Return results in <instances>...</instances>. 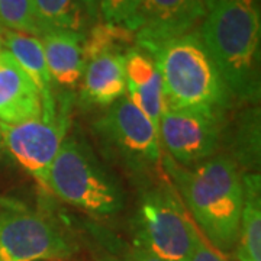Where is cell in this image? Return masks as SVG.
I'll return each mask as SVG.
<instances>
[{
	"label": "cell",
	"mask_w": 261,
	"mask_h": 261,
	"mask_svg": "<svg viewBox=\"0 0 261 261\" xmlns=\"http://www.w3.org/2000/svg\"><path fill=\"white\" fill-rule=\"evenodd\" d=\"M161 166L216 251H232L243 211V181L232 157L218 154L185 167L163 152Z\"/></svg>",
	"instance_id": "cell-1"
},
{
	"label": "cell",
	"mask_w": 261,
	"mask_h": 261,
	"mask_svg": "<svg viewBox=\"0 0 261 261\" xmlns=\"http://www.w3.org/2000/svg\"><path fill=\"white\" fill-rule=\"evenodd\" d=\"M199 37L232 100H260L261 20L258 0H218Z\"/></svg>",
	"instance_id": "cell-2"
},
{
	"label": "cell",
	"mask_w": 261,
	"mask_h": 261,
	"mask_svg": "<svg viewBox=\"0 0 261 261\" xmlns=\"http://www.w3.org/2000/svg\"><path fill=\"white\" fill-rule=\"evenodd\" d=\"M142 49L160 71L164 108L224 115L232 99L197 31Z\"/></svg>",
	"instance_id": "cell-3"
},
{
	"label": "cell",
	"mask_w": 261,
	"mask_h": 261,
	"mask_svg": "<svg viewBox=\"0 0 261 261\" xmlns=\"http://www.w3.org/2000/svg\"><path fill=\"white\" fill-rule=\"evenodd\" d=\"M47 189L96 216H111L123 207V192L118 181L90 148L74 138H65L61 144L48 173Z\"/></svg>",
	"instance_id": "cell-4"
},
{
	"label": "cell",
	"mask_w": 261,
	"mask_h": 261,
	"mask_svg": "<svg viewBox=\"0 0 261 261\" xmlns=\"http://www.w3.org/2000/svg\"><path fill=\"white\" fill-rule=\"evenodd\" d=\"M137 247L167 261H189L200 235L168 183L147 189L135 216Z\"/></svg>",
	"instance_id": "cell-5"
},
{
	"label": "cell",
	"mask_w": 261,
	"mask_h": 261,
	"mask_svg": "<svg viewBox=\"0 0 261 261\" xmlns=\"http://www.w3.org/2000/svg\"><path fill=\"white\" fill-rule=\"evenodd\" d=\"M71 102L68 97L42 102L38 118L8 125L0 122L2 141L19 164L39 185L47 187L48 173L70 126Z\"/></svg>",
	"instance_id": "cell-6"
},
{
	"label": "cell",
	"mask_w": 261,
	"mask_h": 261,
	"mask_svg": "<svg viewBox=\"0 0 261 261\" xmlns=\"http://www.w3.org/2000/svg\"><path fill=\"white\" fill-rule=\"evenodd\" d=\"M105 147L137 177L148 176L161 166L159 134L128 94L109 106L94 123Z\"/></svg>",
	"instance_id": "cell-7"
},
{
	"label": "cell",
	"mask_w": 261,
	"mask_h": 261,
	"mask_svg": "<svg viewBox=\"0 0 261 261\" xmlns=\"http://www.w3.org/2000/svg\"><path fill=\"white\" fill-rule=\"evenodd\" d=\"M74 252V244L45 216L0 211V261H61Z\"/></svg>",
	"instance_id": "cell-8"
},
{
	"label": "cell",
	"mask_w": 261,
	"mask_h": 261,
	"mask_svg": "<svg viewBox=\"0 0 261 261\" xmlns=\"http://www.w3.org/2000/svg\"><path fill=\"white\" fill-rule=\"evenodd\" d=\"M221 118L205 111L164 108L159 126L161 149L185 167L214 157L219 147Z\"/></svg>",
	"instance_id": "cell-9"
},
{
	"label": "cell",
	"mask_w": 261,
	"mask_h": 261,
	"mask_svg": "<svg viewBox=\"0 0 261 261\" xmlns=\"http://www.w3.org/2000/svg\"><path fill=\"white\" fill-rule=\"evenodd\" d=\"M207 10L202 0H142L137 47L159 45L192 32Z\"/></svg>",
	"instance_id": "cell-10"
},
{
	"label": "cell",
	"mask_w": 261,
	"mask_h": 261,
	"mask_svg": "<svg viewBox=\"0 0 261 261\" xmlns=\"http://www.w3.org/2000/svg\"><path fill=\"white\" fill-rule=\"evenodd\" d=\"M42 96L9 51H0V122L18 125L38 118Z\"/></svg>",
	"instance_id": "cell-11"
},
{
	"label": "cell",
	"mask_w": 261,
	"mask_h": 261,
	"mask_svg": "<svg viewBox=\"0 0 261 261\" xmlns=\"http://www.w3.org/2000/svg\"><path fill=\"white\" fill-rule=\"evenodd\" d=\"M45 61L53 82L74 89L83 79L86 60L83 54L84 34L74 31H47L41 34Z\"/></svg>",
	"instance_id": "cell-12"
},
{
	"label": "cell",
	"mask_w": 261,
	"mask_h": 261,
	"mask_svg": "<svg viewBox=\"0 0 261 261\" xmlns=\"http://www.w3.org/2000/svg\"><path fill=\"white\" fill-rule=\"evenodd\" d=\"M82 99L89 105L111 106L126 94L125 53H103L87 61L83 74Z\"/></svg>",
	"instance_id": "cell-13"
},
{
	"label": "cell",
	"mask_w": 261,
	"mask_h": 261,
	"mask_svg": "<svg viewBox=\"0 0 261 261\" xmlns=\"http://www.w3.org/2000/svg\"><path fill=\"white\" fill-rule=\"evenodd\" d=\"M35 10L41 34L56 29L86 34L100 20L97 0H35Z\"/></svg>",
	"instance_id": "cell-14"
},
{
	"label": "cell",
	"mask_w": 261,
	"mask_h": 261,
	"mask_svg": "<svg viewBox=\"0 0 261 261\" xmlns=\"http://www.w3.org/2000/svg\"><path fill=\"white\" fill-rule=\"evenodd\" d=\"M243 211L235 254L240 261H261V185L258 173H245Z\"/></svg>",
	"instance_id": "cell-15"
},
{
	"label": "cell",
	"mask_w": 261,
	"mask_h": 261,
	"mask_svg": "<svg viewBox=\"0 0 261 261\" xmlns=\"http://www.w3.org/2000/svg\"><path fill=\"white\" fill-rule=\"evenodd\" d=\"M0 38L9 48L12 57L32 79L42 96V102L54 99L53 79L48 71L45 54L41 41L37 37L15 32L10 29L0 28Z\"/></svg>",
	"instance_id": "cell-16"
},
{
	"label": "cell",
	"mask_w": 261,
	"mask_h": 261,
	"mask_svg": "<svg viewBox=\"0 0 261 261\" xmlns=\"http://www.w3.org/2000/svg\"><path fill=\"white\" fill-rule=\"evenodd\" d=\"M132 42H135V34L129 29L97 22L84 34L83 54L86 64L89 60L103 53H123V49L128 51Z\"/></svg>",
	"instance_id": "cell-17"
},
{
	"label": "cell",
	"mask_w": 261,
	"mask_h": 261,
	"mask_svg": "<svg viewBox=\"0 0 261 261\" xmlns=\"http://www.w3.org/2000/svg\"><path fill=\"white\" fill-rule=\"evenodd\" d=\"M237 159L248 168L258 167L260 164V111L251 108L247 111L238 125L235 137Z\"/></svg>",
	"instance_id": "cell-18"
},
{
	"label": "cell",
	"mask_w": 261,
	"mask_h": 261,
	"mask_svg": "<svg viewBox=\"0 0 261 261\" xmlns=\"http://www.w3.org/2000/svg\"><path fill=\"white\" fill-rule=\"evenodd\" d=\"M0 28L41 37L35 0H0Z\"/></svg>",
	"instance_id": "cell-19"
},
{
	"label": "cell",
	"mask_w": 261,
	"mask_h": 261,
	"mask_svg": "<svg viewBox=\"0 0 261 261\" xmlns=\"http://www.w3.org/2000/svg\"><path fill=\"white\" fill-rule=\"evenodd\" d=\"M126 92L132 103L148 118L159 134L160 119L164 111V94H163V82L160 71H157V74L148 83L141 86L128 84Z\"/></svg>",
	"instance_id": "cell-20"
},
{
	"label": "cell",
	"mask_w": 261,
	"mask_h": 261,
	"mask_svg": "<svg viewBox=\"0 0 261 261\" xmlns=\"http://www.w3.org/2000/svg\"><path fill=\"white\" fill-rule=\"evenodd\" d=\"M141 2L142 0H97L100 22L129 29L135 34L140 25Z\"/></svg>",
	"instance_id": "cell-21"
},
{
	"label": "cell",
	"mask_w": 261,
	"mask_h": 261,
	"mask_svg": "<svg viewBox=\"0 0 261 261\" xmlns=\"http://www.w3.org/2000/svg\"><path fill=\"white\" fill-rule=\"evenodd\" d=\"M189 261H228L225 257L221 255V252L216 251L214 247H211L206 243L205 238H199L196 243V247Z\"/></svg>",
	"instance_id": "cell-22"
},
{
	"label": "cell",
	"mask_w": 261,
	"mask_h": 261,
	"mask_svg": "<svg viewBox=\"0 0 261 261\" xmlns=\"http://www.w3.org/2000/svg\"><path fill=\"white\" fill-rule=\"evenodd\" d=\"M129 257L132 261H167L163 260V258H159L155 255H152L151 252L145 251V250H142L140 247H135L134 251L130 252Z\"/></svg>",
	"instance_id": "cell-23"
},
{
	"label": "cell",
	"mask_w": 261,
	"mask_h": 261,
	"mask_svg": "<svg viewBox=\"0 0 261 261\" xmlns=\"http://www.w3.org/2000/svg\"><path fill=\"white\" fill-rule=\"evenodd\" d=\"M0 209H12V211H23L25 205L22 202H19L16 199H10L0 196Z\"/></svg>",
	"instance_id": "cell-24"
},
{
	"label": "cell",
	"mask_w": 261,
	"mask_h": 261,
	"mask_svg": "<svg viewBox=\"0 0 261 261\" xmlns=\"http://www.w3.org/2000/svg\"><path fill=\"white\" fill-rule=\"evenodd\" d=\"M99 261H132L130 260V257L128 258H125V260H122V258H118V257H113V255H105L102 257Z\"/></svg>",
	"instance_id": "cell-25"
},
{
	"label": "cell",
	"mask_w": 261,
	"mask_h": 261,
	"mask_svg": "<svg viewBox=\"0 0 261 261\" xmlns=\"http://www.w3.org/2000/svg\"><path fill=\"white\" fill-rule=\"evenodd\" d=\"M202 2H203V5H205L206 10L209 12V10L214 8V5L218 2V0H202Z\"/></svg>",
	"instance_id": "cell-26"
},
{
	"label": "cell",
	"mask_w": 261,
	"mask_h": 261,
	"mask_svg": "<svg viewBox=\"0 0 261 261\" xmlns=\"http://www.w3.org/2000/svg\"><path fill=\"white\" fill-rule=\"evenodd\" d=\"M2 44H3V41H2V38H0V51H2Z\"/></svg>",
	"instance_id": "cell-27"
},
{
	"label": "cell",
	"mask_w": 261,
	"mask_h": 261,
	"mask_svg": "<svg viewBox=\"0 0 261 261\" xmlns=\"http://www.w3.org/2000/svg\"><path fill=\"white\" fill-rule=\"evenodd\" d=\"M0 141H2V134H0Z\"/></svg>",
	"instance_id": "cell-28"
}]
</instances>
